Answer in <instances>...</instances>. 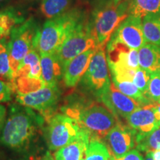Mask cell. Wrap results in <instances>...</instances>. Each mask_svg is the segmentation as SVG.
<instances>
[{"mask_svg": "<svg viewBox=\"0 0 160 160\" xmlns=\"http://www.w3.org/2000/svg\"><path fill=\"white\" fill-rule=\"evenodd\" d=\"M45 120L32 108L12 105L0 131V144L13 151L27 149L42 131Z\"/></svg>", "mask_w": 160, "mask_h": 160, "instance_id": "cell-1", "label": "cell"}, {"mask_svg": "<svg viewBox=\"0 0 160 160\" xmlns=\"http://www.w3.org/2000/svg\"><path fill=\"white\" fill-rule=\"evenodd\" d=\"M62 111L88 132L91 139H105L119 122L118 118L105 105L93 102L73 103L63 107Z\"/></svg>", "mask_w": 160, "mask_h": 160, "instance_id": "cell-2", "label": "cell"}, {"mask_svg": "<svg viewBox=\"0 0 160 160\" xmlns=\"http://www.w3.org/2000/svg\"><path fill=\"white\" fill-rule=\"evenodd\" d=\"M87 17L82 9L73 8L63 14L48 19L41 28L37 49L40 55L53 54L82 20Z\"/></svg>", "mask_w": 160, "mask_h": 160, "instance_id": "cell-3", "label": "cell"}, {"mask_svg": "<svg viewBox=\"0 0 160 160\" xmlns=\"http://www.w3.org/2000/svg\"><path fill=\"white\" fill-rule=\"evenodd\" d=\"M129 0L115 4L102 2L90 19L91 31L97 46L106 47L116 30L129 16Z\"/></svg>", "mask_w": 160, "mask_h": 160, "instance_id": "cell-4", "label": "cell"}, {"mask_svg": "<svg viewBox=\"0 0 160 160\" xmlns=\"http://www.w3.org/2000/svg\"><path fill=\"white\" fill-rule=\"evenodd\" d=\"M40 29L37 22L33 18H29L12 30L8 40V51L10 65L14 79L25 56L31 50L37 49Z\"/></svg>", "mask_w": 160, "mask_h": 160, "instance_id": "cell-5", "label": "cell"}, {"mask_svg": "<svg viewBox=\"0 0 160 160\" xmlns=\"http://www.w3.org/2000/svg\"><path fill=\"white\" fill-rule=\"evenodd\" d=\"M94 47H97V43L91 31L90 19L87 16L69 33L56 53L63 71L65 72L72 59Z\"/></svg>", "mask_w": 160, "mask_h": 160, "instance_id": "cell-6", "label": "cell"}, {"mask_svg": "<svg viewBox=\"0 0 160 160\" xmlns=\"http://www.w3.org/2000/svg\"><path fill=\"white\" fill-rule=\"evenodd\" d=\"M108 68L105 47L97 46L88 68L79 83L82 91L99 99L111 84Z\"/></svg>", "mask_w": 160, "mask_h": 160, "instance_id": "cell-7", "label": "cell"}, {"mask_svg": "<svg viewBox=\"0 0 160 160\" xmlns=\"http://www.w3.org/2000/svg\"><path fill=\"white\" fill-rule=\"evenodd\" d=\"M45 120L46 142L51 151H57L71 143L83 130L74 119L63 113H54Z\"/></svg>", "mask_w": 160, "mask_h": 160, "instance_id": "cell-8", "label": "cell"}, {"mask_svg": "<svg viewBox=\"0 0 160 160\" xmlns=\"http://www.w3.org/2000/svg\"><path fill=\"white\" fill-rule=\"evenodd\" d=\"M60 95L61 93L58 86H45L37 91L25 94H17L16 99L19 105L39 111L45 119H47L54 114Z\"/></svg>", "mask_w": 160, "mask_h": 160, "instance_id": "cell-9", "label": "cell"}, {"mask_svg": "<svg viewBox=\"0 0 160 160\" xmlns=\"http://www.w3.org/2000/svg\"><path fill=\"white\" fill-rule=\"evenodd\" d=\"M137 133L128 125L118 122L105 137V144L113 159L122 157L136 145Z\"/></svg>", "mask_w": 160, "mask_h": 160, "instance_id": "cell-10", "label": "cell"}, {"mask_svg": "<svg viewBox=\"0 0 160 160\" xmlns=\"http://www.w3.org/2000/svg\"><path fill=\"white\" fill-rule=\"evenodd\" d=\"M99 100L117 118L120 117L124 119H126L142 106L136 100L118 90L113 82L109 88L100 97Z\"/></svg>", "mask_w": 160, "mask_h": 160, "instance_id": "cell-11", "label": "cell"}, {"mask_svg": "<svg viewBox=\"0 0 160 160\" xmlns=\"http://www.w3.org/2000/svg\"><path fill=\"white\" fill-rule=\"evenodd\" d=\"M111 38L132 49L139 50L147 43L143 33L142 19L129 15L120 24Z\"/></svg>", "mask_w": 160, "mask_h": 160, "instance_id": "cell-12", "label": "cell"}, {"mask_svg": "<svg viewBox=\"0 0 160 160\" xmlns=\"http://www.w3.org/2000/svg\"><path fill=\"white\" fill-rule=\"evenodd\" d=\"M156 104L141 106L125 119L137 135L147 134L160 127V113Z\"/></svg>", "mask_w": 160, "mask_h": 160, "instance_id": "cell-13", "label": "cell"}, {"mask_svg": "<svg viewBox=\"0 0 160 160\" xmlns=\"http://www.w3.org/2000/svg\"><path fill=\"white\" fill-rule=\"evenodd\" d=\"M108 64L120 65L137 70L139 68V51L111 38L107 44Z\"/></svg>", "mask_w": 160, "mask_h": 160, "instance_id": "cell-14", "label": "cell"}, {"mask_svg": "<svg viewBox=\"0 0 160 160\" xmlns=\"http://www.w3.org/2000/svg\"><path fill=\"white\" fill-rule=\"evenodd\" d=\"M97 48V46L88 50L70 62L63 74L64 82L68 88H74L79 85L80 80L88 68Z\"/></svg>", "mask_w": 160, "mask_h": 160, "instance_id": "cell-15", "label": "cell"}, {"mask_svg": "<svg viewBox=\"0 0 160 160\" xmlns=\"http://www.w3.org/2000/svg\"><path fill=\"white\" fill-rule=\"evenodd\" d=\"M91 141V136L82 130L77 139L62 148L53 154L54 160H84L86 151Z\"/></svg>", "mask_w": 160, "mask_h": 160, "instance_id": "cell-16", "label": "cell"}, {"mask_svg": "<svg viewBox=\"0 0 160 160\" xmlns=\"http://www.w3.org/2000/svg\"><path fill=\"white\" fill-rule=\"evenodd\" d=\"M42 78L45 86L55 87L63 77L64 71L57 53L40 55Z\"/></svg>", "mask_w": 160, "mask_h": 160, "instance_id": "cell-17", "label": "cell"}, {"mask_svg": "<svg viewBox=\"0 0 160 160\" xmlns=\"http://www.w3.org/2000/svg\"><path fill=\"white\" fill-rule=\"evenodd\" d=\"M138 51L139 68L151 73L160 71V46L146 43Z\"/></svg>", "mask_w": 160, "mask_h": 160, "instance_id": "cell-18", "label": "cell"}, {"mask_svg": "<svg viewBox=\"0 0 160 160\" xmlns=\"http://www.w3.org/2000/svg\"><path fill=\"white\" fill-rule=\"evenodd\" d=\"M38 53L39 51L36 48H33L28 52L20 64L15 78L28 77L34 79H42L40 62L41 59Z\"/></svg>", "mask_w": 160, "mask_h": 160, "instance_id": "cell-19", "label": "cell"}, {"mask_svg": "<svg viewBox=\"0 0 160 160\" xmlns=\"http://www.w3.org/2000/svg\"><path fill=\"white\" fill-rule=\"evenodd\" d=\"M25 21V18L13 8L0 11V42L8 39L12 30Z\"/></svg>", "mask_w": 160, "mask_h": 160, "instance_id": "cell-20", "label": "cell"}, {"mask_svg": "<svg viewBox=\"0 0 160 160\" xmlns=\"http://www.w3.org/2000/svg\"><path fill=\"white\" fill-rule=\"evenodd\" d=\"M128 13L141 19L148 15L160 14V0H129Z\"/></svg>", "mask_w": 160, "mask_h": 160, "instance_id": "cell-21", "label": "cell"}, {"mask_svg": "<svg viewBox=\"0 0 160 160\" xmlns=\"http://www.w3.org/2000/svg\"><path fill=\"white\" fill-rule=\"evenodd\" d=\"M142 30L146 42L160 46V14L142 18Z\"/></svg>", "mask_w": 160, "mask_h": 160, "instance_id": "cell-22", "label": "cell"}, {"mask_svg": "<svg viewBox=\"0 0 160 160\" xmlns=\"http://www.w3.org/2000/svg\"><path fill=\"white\" fill-rule=\"evenodd\" d=\"M73 0H42L40 11L47 19L59 17L69 11Z\"/></svg>", "mask_w": 160, "mask_h": 160, "instance_id": "cell-23", "label": "cell"}, {"mask_svg": "<svg viewBox=\"0 0 160 160\" xmlns=\"http://www.w3.org/2000/svg\"><path fill=\"white\" fill-rule=\"evenodd\" d=\"M136 146L140 151L153 152L160 149V127L151 133L144 135H137Z\"/></svg>", "mask_w": 160, "mask_h": 160, "instance_id": "cell-24", "label": "cell"}, {"mask_svg": "<svg viewBox=\"0 0 160 160\" xmlns=\"http://www.w3.org/2000/svg\"><path fill=\"white\" fill-rule=\"evenodd\" d=\"M17 94H25L37 91L45 86L42 79H34L28 77L15 78L12 82Z\"/></svg>", "mask_w": 160, "mask_h": 160, "instance_id": "cell-25", "label": "cell"}, {"mask_svg": "<svg viewBox=\"0 0 160 160\" xmlns=\"http://www.w3.org/2000/svg\"><path fill=\"white\" fill-rule=\"evenodd\" d=\"M84 160H113V157L101 140L92 139L86 151Z\"/></svg>", "mask_w": 160, "mask_h": 160, "instance_id": "cell-26", "label": "cell"}, {"mask_svg": "<svg viewBox=\"0 0 160 160\" xmlns=\"http://www.w3.org/2000/svg\"><path fill=\"white\" fill-rule=\"evenodd\" d=\"M113 82L116 88L122 93L136 100L142 106L150 105V104H156L151 102L132 82Z\"/></svg>", "mask_w": 160, "mask_h": 160, "instance_id": "cell-27", "label": "cell"}, {"mask_svg": "<svg viewBox=\"0 0 160 160\" xmlns=\"http://www.w3.org/2000/svg\"><path fill=\"white\" fill-rule=\"evenodd\" d=\"M0 79L13 82L14 80L12 72L8 51V39L0 42Z\"/></svg>", "mask_w": 160, "mask_h": 160, "instance_id": "cell-28", "label": "cell"}, {"mask_svg": "<svg viewBox=\"0 0 160 160\" xmlns=\"http://www.w3.org/2000/svg\"><path fill=\"white\" fill-rule=\"evenodd\" d=\"M148 99L153 103L160 102V71L151 73L147 94Z\"/></svg>", "mask_w": 160, "mask_h": 160, "instance_id": "cell-29", "label": "cell"}, {"mask_svg": "<svg viewBox=\"0 0 160 160\" xmlns=\"http://www.w3.org/2000/svg\"><path fill=\"white\" fill-rule=\"evenodd\" d=\"M150 78H151V73L141 68L137 69L133 77V82L145 96L147 94L148 88Z\"/></svg>", "mask_w": 160, "mask_h": 160, "instance_id": "cell-30", "label": "cell"}, {"mask_svg": "<svg viewBox=\"0 0 160 160\" xmlns=\"http://www.w3.org/2000/svg\"><path fill=\"white\" fill-rule=\"evenodd\" d=\"M14 93L13 84L0 79V103L11 101L12 96Z\"/></svg>", "mask_w": 160, "mask_h": 160, "instance_id": "cell-31", "label": "cell"}, {"mask_svg": "<svg viewBox=\"0 0 160 160\" xmlns=\"http://www.w3.org/2000/svg\"><path fill=\"white\" fill-rule=\"evenodd\" d=\"M113 160H144V158L142 155L139 153V150L132 149L122 157L117 159H113Z\"/></svg>", "mask_w": 160, "mask_h": 160, "instance_id": "cell-32", "label": "cell"}, {"mask_svg": "<svg viewBox=\"0 0 160 160\" xmlns=\"http://www.w3.org/2000/svg\"><path fill=\"white\" fill-rule=\"evenodd\" d=\"M6 119V108L5 107L0 104V131L5 123Z\"/></svg>", "mask_w": 160, "mask_h": 160, "instance_id": "cell-33", "label": "cell"}, {"mask_svg": "<svg viewBox=\"0 0 160 160\" xmlns=\"http://www.w3.org/2000/svg\"><path fill=\"white\" fill-rule=\"evenodd\" d=\"M153 153V160H160V149L152 152Z\"/></svg>", "mask_w": 160, "mask_h": 160, "instance_id": "cell-34", "label": "cell"}, {"mask_svg": "<svg viewBox=\"0 0 160 160\" xmlns=\"http://www.w3.org/2000/svg\"><path fill=\"white\" fill-rule=\"evenodd\" d=\"M144 160H153V153L152 152H147L145 154V157Z\"/></svg>", "mask_w": 160, "mask_h": 160, "instance_id": "cell-35", "label": "cell"}, {"mask_svg": "<svg viewBox=\"0 0 160 160\" xmlns=\"http://www.w3.org/2000/svg\"><path fill=\"white\" fill-rule=\"evenodd\" d=\"M125 1H128V0H102V2H113L115 4L121 3Z\"/></svg>", "mask_w": 160, "mask_h": 160, "instance_id": "cell-36", "label": "cell"}, {"mask_svg": "<svg viewBox=\"0 0 160 160\" xmlns=\"http://www.w3.org/2000/svg\"><path fill=\"white\" fill-rule=\"evenodd\" d=\"M43 160H54V159H53V157H52L51 155L49 153H48L45 157V158L43 159Z\"/></svg>", "mask_w": 160, "mask_h": 160, "instance_id": "cell-37", "label": "cell"}, {"mask_svg": "<svg viewBox=\"0 0 160 160\" xmlns=\"http://www.w3.org/2000/svg\"><path fill=\"white\" fill-rule=\"evenodd\" d=\"M156 107H157L158 111H159V113H160V104H159V103L156 104Z\"/></svg>", "mask_w": 160, "mask_h": 160, "instance_id": "cell-38", "label": "cell"}, {"mask_svg": "<svg viewBox=\"0 0 160 160\" xmlns=\"http://www.w3.org/2000/svg\"><path fill=\"white\" fill-rule=\"evenodd\" d=\"M2 1H3V0H0V2H2Z\"/></svg>", "mask_w": 160, "mask_h": 160, "instance_id": "cell-39", "label": "cell"}, {"mask_svg": "<svg viewBox=\"0 0 160 160\" xmlns=\"http://www.w3.org/2000/svg\"><path fill=\"white\" fill-rule=\"evenodd\" d=\"M159 104H160V102H159Z\"/></svg>", "mask_w": 160, "mask_h": 160, "instance_id": "cell-40", "label": "cell"}]
</instances>
